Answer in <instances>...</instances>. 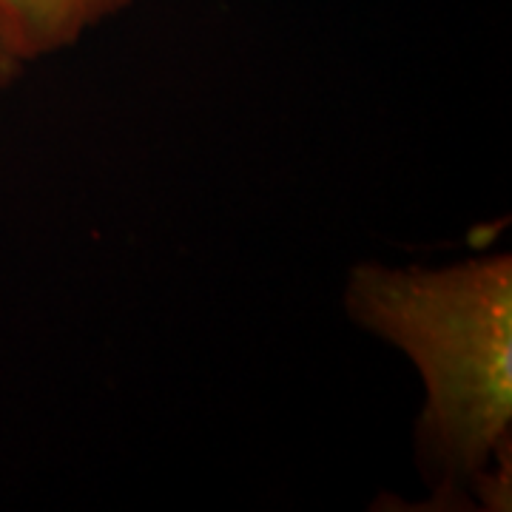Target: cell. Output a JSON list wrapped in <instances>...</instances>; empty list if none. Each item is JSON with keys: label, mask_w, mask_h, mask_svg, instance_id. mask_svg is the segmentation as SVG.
I'll list each match as a JSON object with an SVG mask.
<instances>
[{"label": "cell", "mask_w": 512, "mask_h": 512, "mask_svg": "<svg viewBox=\"0 0 512 512\" xmlns=\"http://www.w3.org/2000/svg\"><path fill=\"white\" fill-rule=\"evenodd\" d=\"M23 69V60H20L12 49H9V43L0 37V92L15 80V74Z\"/></svg>", "instance_id": "cell-3"}, {"label": "cell", "mask_w": 512, "mask_h": 512, "mask_svg": "<svg viewBox=\"0 0 512 512\" xmlns=\"http://www.w3.org/2000/svg\"><path fill=\"white\" fill-rule=\"evenodd\" d=\"M131 0H0V37L23 60L74 46Z\"/></svg>", "instance_id": "cell-2"}, {"label": "cell", "mask_w": 512, "mask_h": 512, "mask_svg": "<svg viewBox=\"0 0 512 512\" xmlns=\"http://www.w3.org/2000/svg\"><path fill=\"white\" fill-rule=\"evenodd\" d=\"M359 325L419 365L424 436L450 478H476L510 441L512 259H470L444 271L365 265L350 279Z\"/></svg>", "instance_id": "cell-1"}]
</instances>
